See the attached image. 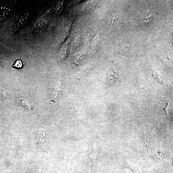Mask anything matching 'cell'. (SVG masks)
<instances>
[{
	"instance_id": "cell-4",
	"label": "cell",
	"mask_w": 173,
	"mask_h": 173,
	"mask_svg": "<svg viewBox=\"0 0 173 173\" xmlns=\"http://www.w3.org/2000/svg\"><path fill=\"white\" fill-rule=\"evenodd\" d=\"M20 102L23 106L27 110L30 111L32 108L33 104L31 101L28 100L22 99L21 100Z\"/></svg>"
},
{
	"instance_id": "cell-3",
	"label": "cell",
	"mask_w": 173,
	"mask_h": 173,
	"mask_svg": "<svg viewBox=\"0 0 173 173\" xmlns=\"http://www.w3.org/2000/svg\"><path fill=\"white\" fill-rule=\"evenodd\" d=\"M29 16V14L28 13H26L23 14L19 19L17 23L18 26L19 27H21L24 25L27 22Z\"/></svg>"
},
{
	"instance_id": "cell-1",
	"label": "cell",
	"mask_w": 173,
	"mask_h": 173,
	"mask_svg": "<svg viewBox=\"0 0 173 173\" xmlns=\"http://www.w3.org/2000/svg\"><path fill=\"white\" fill-rule=\"evenodd\" d=\"M106 84L111 85L115 82L118 77V74L113 69L108 71L107 73Z\"/></svg>"
},
{
	"instance_id": "cell-6",
	"label": "cell",
	"mask_w": 173,
	"mask_h": 173,
	"mask_svg": "<svg viewBox=\"0 0 173 173\" xmlns=\"http://www.w3.org/2000/svg\"><path fill=\"white\" fill-rule=\"evenodd\" d=\"M8 12V9L6 8H3L0 11V17H4L6 16Z\"/></svg>"
},
{
	"instance_id": "cell-7",
	"label": "cell",
	"mask_w": 173,
	"mask_h": 173,
	"mask_svg": "<svg viewBox=\"0 0 173 173\" xmlns=\"http://www.w3.org/2000/svg\"><path fill=\"white\" fill-rule=\"evenodd\" d=\"M14 66L17 68H22L23 64L22 61L20 60H17L14 65Z\"/></svg>"
},
{
	"instance_id": "cell-5",
	"label": "cell",
	"mask_w": 173,
	"mask_h": 173,
	"mask_svg": "<svg viewBox=\"0 0 173 173\" xmlns=\"http://www.w3.org/2000/svg\"><path fill=\"white\" fill-rule=\"evenodd\" d=\"M46 21L44 19H38L35 23L34 26L36 28L40 29L42 28L44 25H45Z\"/></svg>"
},
{
	"instance_id": "cell-2",
	"label": "cell",
	"mask_w": 173,
	"mask_h": 173,
	"mask_svg": "<svg viewBox=\"0 0 173 173\" xmlns=\"http://www.w3.org/2000/svg\"><path fill=\"white\" fill-rule=\"evenodd\" d=\"M152 19V16L149 12H146L142 14L141 17L142 22L146 23L150 22Z\"/></svg>"
}]
</instances>
